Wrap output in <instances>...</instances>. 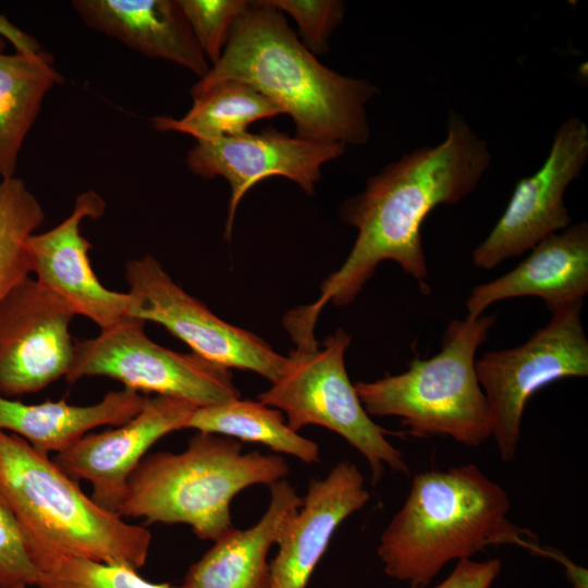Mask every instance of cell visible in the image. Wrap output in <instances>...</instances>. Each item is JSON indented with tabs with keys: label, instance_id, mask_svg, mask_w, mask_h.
Here are the masks:
<instances>
[{
	"label": "cell",
	"instance_id": "obj_1",
	"mask_svg": "<svg viewBox=\"0 0 588 588\" xmlns=\"http://www.w3.org/2000/svg\"><path fill=\"white\" fill-rule=\"evenodd\" d=\"M446 126L440 144L404 154L341 204L339 217L357 236L343 265L322 282L320 297L308 305L315 314L329 302L351 304L384 260L399 264L429 294L422 222L436 207L468 196L492 160L487 140L458 113L450 111Z\"/></svg>",
	"mask_w": 588,
	"mask_h": 588
},
{
	"label": "cell",
	"instance_id": "obj_2",
	"mask_svg": "<svg viewBox=\"0 0 588 588\" xmlns=\"http://www.w3.org/2000/svg\"><path fill=\"white\" fill-rule=\"evenodd\" d=\"M228 79L246 83L277 103L291 115L298 138L344 146L370 138L366 106L377 87L321 64L269 0L247 2L220 59L189 94L197 97Z\"/></svg>",
	"mask_w": 588,
	"mask_h": 588
},
{
	"label": "cell",
	"instance_id": "obj_3",
	"mask_svg": "<svg viewBox=\"0 0 588 588\" xmlns=\"http://www.w3.org/2000/svg\"><path fill=\"white\" fill-rule=\"evenodd\" d=\"M505 490L475 464L416 474L402 507L380 536L385 574L425 588L453 560L489 546H518L541 555L537 535L513 523Z\"/></svg>",
	"mask_w": 588,
	"mask_h": 588
},
{
	"label": "cell",
	"instance_id": "obj_4",
	"mask_svg": "<svg viewBox=\"0 0 588 588\" xmlns=\"http://www.w3.org/2000/svg\"><path fill=\"white\" fill-rule=\"evenodd\" d=\"M242 449L233 438L198 431L181 453L144 457L117 514L148 524H185L199 539L218 540L234 528L230 504L240 491L289 474L282 456Z\"/></svg>",
	"mask_w": 588,
	"mask_h": 588
},
{
	"label": "cell",
	"instance_id": "obj_5",
	"mask_svg": "<svg viewBox=\"0 0 588 588\" xmlns=\"http://www.w3.org/2000/svg\"><path fill=\"white\" fill-rule=\"evenodd\" d=\"M0 492L24 540L135 569L144 566L151 534L98 505L48 454L0 430Z\"/></svg>",
	"mask_w": 588,
	"mask_h": 588
},
{
	"label": "cell",
	"instance_id": "obj_6",
	"mask_svg": "<svg viewBox=\"0 0 588 588\" xmlns=\"http://www.w3.org/2000/svg\"><path fill=\"white\" fill-rule=\"evenodd\" d=\"M494 322V315L483 314L453 319L434 356L414 358L401 373L356 382L367 414L399 417L417 438L445 436L467 448L481 445L492 436V422L475 362Z\"/></svg>",
	"mask_w": 588,
	"mask_h": 588
},
{
	"label": "cell",
	"instance_id": "obj_7",
	"mask_svg": "<svg viewBox=\"0 0 588 588\" xmlns=\"http://www.w3.org/2000/svg\"><path fill=\"white\" fill-rule=\"evenodd\" d=\"M318 317L307 305L285 315L295 348L283 375L258 395L259 402L284 412L296 432L317 425L340 434L365 457L372 483L381 480L385 467L407 475L402 452L387 439L391 432L370 418L348 378L344 354L351 336L338 329L319 344L314 335Z\"/></svg>",
	"mask_w": 588,
	"mask_h": 588
},
{
	"label": "cell",
	"instance_id": "obj_8",
	"mask_svg": "<svg viewBox=\"0 0 588 588\" xmlns=\"http://www.w3.org/2000/svg\"><path fill=\"white\" fill-rule=\"evenodd\" d=\"M583 302L552 313L550 321L524 344L486 352L475 362L491 414V437L503 462L516 455L528 400L556 380L588 376Z\"/></svg>",
	"mask_w": 588,
	"mask_h": 588
},
{
	"label": "cell",
	"instance_id": "obj_9",
	"mask_svg": "<svg viewBox=\"0 0 588 588\" xmlns=\"http://www.w3.org/2000/svg\"><path fill=\"white\" fill-rule=\"evenodd\" d=\"M145 321L125 317L91 339L74 342L65 379L103 376L137 392L181 399L197 407L241 397L229 368L191 353H177L151 341Z\"/></svg>",
	"mask_w": 588,
	"mask_h": 588
},
{
	"label": "cell",
	"instance_id": "obj_10",
	"mask_svg": "<svg viewBox=\"0 0 588 588\" xmlns=\"http://www.w3.org/2000/svg\"><path fill=\"white\" fill-rule=\"evenodd\" d=\"M125 279L127 317L157 322L203 358L229 369L254 371L271 383L286 369V356L256 334L217 317L176 284L152 256L127 261Z\"/></svg>",
	"mask_w": 588,
	"mask_h": 588
},
{
	"label": "cell",
	"instance_id": "obj_11",
	"mask_svg": "<svg viewBox=\"0 0 588 588\" xmlns=\"http://www.w3.org/2000/svg\"><path fill=\"white\" fill-rule=\"evenodd\" d=\"M588 159V126L573 115L559 126L542 167L520 179L488 236L474 249L473 264L491 270L571 225L564 193Z\"/></svg>",
	"mask_w": 588,
	"mask_h": 588
},
{
	"label": "cell",
	"instance_id": "obj_12",
	"mask_svg": "<svg viewBox=\"0 0 588 588\" xmlns=\"http://www.w3.org/2000/svg\"><path fill=\"white\" fill-rule=\"evenodd\" d=\"M73 309L30 275L0 304V394L38 392L66 376Z\"/></svg>",
	"mask_w": 588,
	"mask_h": 588
},
{
	"label": "cell",
	"instance_id": "obj_13",
	"mask_svg": "<svg viewBox=\"0 0 588 588\" xmlns=\"http://www.w3.org/2000/svg\"><path fill=\"white\" fill-rule=\"evenodd\" d=\"M186 166L204 179L224 177L231 187L225 237L230 238L237 206L257 182L284 176L314 194L321 167L342 156L344 145L323 144L291 137L275 130L196 140Z\"/></svg>",
	"mask_w": 588,
	"mask_h": 588
},
{
	"label": "cell",
	"instance_id": "obj_14",
	"mask_svg": "<svg viewBox=\"0 0 588 588\" xmlns=\"http://www.w3.org/2000/svg\"><path fill=\"white\" fill-rule=\"evenodd\" d=\"M198 408L191 402L157 395L125 424L85 434L57 453L54 462L75 480L93 487L91 499L117 514L126 483L146 452L166 434L187 428Z\"/></svg>",
	"mask_w": 588,
	"mask_h": 588
},
{
	"label": "cell",
	"instance_id": "obj_15",
	"mask_svg": "<svg viewBox=\"0 0 588 588\" xmlns=\"http://www.w3.org/2000/svg\"><path fill=\"white\" fill-rule=\"evenodd\" d=\"M106 201L95 191L79 194L69 217L54 228L32 234L25 244L29 272L42 286L100 330L126 317L128 294L106 289L95 274L88 252L91 244L81 234L85 218H100Z\"/></svg>",
	"mask_w": 588,
	"mask_h": 588
},
{
	"label": "cell",
	"instance_id": "obj_16",
	"mask_svg": "<svg viewBox=\"0 0 588 588\" xmlns=\"http://www.w3.org/2000/svg\"><path fill=\"white\" fill-rule=\"evenodd\" d=\"M369 499L363 474L350 461L338 463L323 479L310 480L302 506L277 541L269 588H306L335 529Z\"/></svg>",
	"mask_w": 588,
	"mask_h": 588
},
{
	"label": "cell",
	"instance_id": "obj_17",
	"mask_svg": "<svg viewBox=\"0 0 588 588\" xmlns=\"http://www.w3.org/2000/svg\"><path fill=\"white\" fill-rule=\"evenodd\" d=\"M510 272L470 290L467 318L476 319L492 304L513 297L536 296L554 313L581 302L588 293V224H571L530 249Z\"/></svg>",
	"mask_w": 588,
	"mask_h": 588
},
{
	"label": "cell",
	"instance_id": "obj_18",
	"mask_svg": "<svg viewBox=\"0 0 588 588\" xmlns=\"http://www.w3.org/2000/svg\"><path fill=\"white\" fill-rule=\"evenodd\" d=\"M71 5L87 27L146 58L173 62L200 78L210 70L177 0H74Z\"/></svg>",
	"mask_w": 588,
	"mask_h": 588
},
{
	"label": "cell",
	"instance_id": "obj_19",
	"mask_svg": "<svg viewBox=\"0 0 588 588\" xmlns=\"http://www.w3.org/2000/svg\"><path fill=\"white\" fill-rule=\"evenodd\" d=\"M270 487V503L264 516L247 529L233 528L215 541L187 571L183 588H269L267 556L277 544L303 498L282 479Z\"/></svg>",
	"mask_w": 588,
	"mask_h": 588
},
{
	"label": "cell",
	"instance_id": "obj_20",
	"mask_svg": "<svg viewBox=\"0 0 588 588\" xmlns=\"http://www.w3.org/2000/svg\"><path fill=\"white\" fill-rule=\"evenodd\" d=\"M147 400L146 394L126 387L84 406L64 400L25 404L0 394V430L21 437L42 453H59L94 428L125 424Z\"/></svg>",
	"mask_w": 588,
	"mask_h": 588
},
{
	"label": "cell",
	"instance_id": "obj_21",
	"mask_svg": "<svg viewBox=\"0 0 588 588\" xmlns=\"http://www.w3.org/2000/svg\"><path fill=\"white\" fill-rule=\"evenodd\" d=\"M63 77L49 52L0 53V179L15 176L23 143L48 93Z\"/></svg>",
	"mask_w": 588,
	"mask_h": 588
},
{
	"label": "cell",
	"instance_id": "obj_22",
	"mask_svg": "<svg viewBox=\"0 0 588 588\" xmlns=\"http://www.w3.org/2000/svg\"><path fill=\"white\" fill-rule=\"evenodd\" d=\"M282 113L277 103L253 86L228 79L194 97L181 119L155 117L151 122L157 131L179 132L200 140L243 134L253 122Z\"/></svg>",
	"mask_w": 588,
	"mask_h": 588
},
{
	"label": "cell",
	"instance_id": "obj_23",
	"mask_svg": "<svg viewBox=\"0 0 588 588\" xmlns=\"http://www.w3.org/2000/svg\"><path fill=\"white\" fill-rule=\"evenodd\" d=\"M187 428L260 443L277 453L289 454L307 464L319 462L318 444L290 428L281 411L259 401L240 397L218 405L198 407Z\"/></svg>",
	"mask_w": 588,
	"mask_h": 588
},
{
	"label": "cell",
	"instance_id": "obj_24",
	"mask_svg": "<svg viewBox=\"0 0 588 588\" xmlns=\"http://www.w3.org/2000/svg\"><path fill=\"white\" fill-rule=\"evenodd\" d=\"M25 543L39 588H183L149 581L131 566L75 555L45 541L25 539Z\"/></svg>",
	"mask_w": 588,
	"mask_h": 588
},
{
	"label": "cell",
	"instance_id": "obj_25",
	"mask_svg": "<svg viewBox=\"0 0 588 588\" xmlns=\"http://www.w3.org/2000/svg\"><path fill=\"white\" fill-rule=\"evenodd\" d=\"M45 219V211L25 182L0 181V304L30 275L25 244Z\"/></svg>",
	"mask_w": 588,
	"mask_h": 588
},
{
	"label": "cell",
	"instance_id": "obj_26",
	"mask_svg": "<svg viewBox=\"0 0 588 588\" xmlns=\"http://www.w3.org/2000/svg\"><path fill=\"white\" fill-rule=\"evenodd\" d=\"M189 28L212 65L220 59L245 0H177Z\"/></svg>",
	"mask_w": 588,
	"mask_h": 588
},
{
	"label": "cell",
	"instance_id": "obj_27",
	"mask_svg": "<svg viewBox=\"0 0 588 588\" xmlns=\"http://www.w3.org/2000/svg\"><path fill=\"white\" fill-rule=\"evenodd\" d=\"M296 22L302 44L313 53L329 50V39L341 24L345 5L339 0H269Z\"/></svg>",
	"mask_w": 588,
	"mask_h": 588
},
{
	"label": "cell",
	"instance_id": "obj_28",
	"mask_svg": "<svg viewBox=\"0 0 588 588\" xmlns=\"http://www.w3.org/2000/svg\"><path fill=\"white\" fill-rule=\"evenodd\" d=\"M37 578L19 522L0 492V588L36 586Z\"/></svg>",
	"mask_w": 588,
	"mask_h": 588
},
{
	"label": "cell",
	"instance_id": "obj_29",
	"mask_svg": "<svg viewBox=\"0 0 588 588\" xmlns=\"http://www.w3.org/2000/svg\"><path fill=\"white\" fill-rule=\"evenodd\" d=\"M501 571V562L458 560L451 574L433 588H491Z\"/></svg>",
	"mask_w": 588,
	"mask_h": 588
},
{
	"label": "cell",
	"instance_id": "obj_30",
	"mask_svg": "<svg viewBox=\"0 0 588 588\" xmlns=\"http://www.w3.org/2000/svg\"><path fill=\"white\" fill-rule=\"evenodd\" d=\"M0 37L8 40L16 53L24 56H41L48 51L32 35L27 34L3 14L0 13Z\"/></svg>",
	"mask_w": 588,
	"mask_h": 588
},
{
	"label": "cell",
	"instance_id": "obj_31",
	"mask_svg": "<svg viewBox=\"0 0 588 588\" xmlns=\"http://www.w3.org/2000/svg\"><path fill=\"white\" fill-rule=\"evenodd\" d=\"M5 41L0 37V53L4 52Z\"/></svg>",
	"mask_w": 588,
	"mask_h": 588
},
{
	"label": "cell",
	"instance_id": "obj_32",
	"mask_svg": "<svg viewBox=\"0 0 588 588\" xmlns=\"http://www.w3.org/2000/svg\"><path fill=\"white\" fill-rule=\"evenodd\" d=\"M15 588H26V587H15Z\"/></svg>",
	"mask_w": 588,
	"mask_h": 588
}]
</instances>
